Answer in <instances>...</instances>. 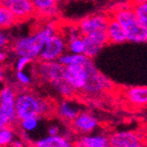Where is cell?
I'll return each mask as SVG.
<instances>
[{
  "label": "cell",
  "mask_w": 147,
  "mask_h": 147,
  "mask_svg": "<svg viewBox=\"0 0 147 147\" xmlns=\"http://www.w3.org/2000/svg\"><path fill=\"white\" fill-rule=\"evenodd\" d=\"M64 67L58 61H41L40 60L35 67V73L41 81L45 83L54 82L59 79H63Z\"/></svg>",
  "instance_id": "cell-8"
},
{
  "label": "cell",
  "mask_w": 147,
  "mask_h": 147,
  "mask_svg": "<svg viewBox=\"0 0 147 147\" xmlns=\"http://www.w3.org/2000/svg\"><path fill=\"white\" fill-rule=\"evenodd\" d=\"M69 124L71 131L81 135L92 134L99 126L98 119L88 111H80Z\"/></svg>",
  "instance_id": "cell-12"
},
{
  "label": "cell",
  "mask_w": 147,
  "mask_h": 147,
  "mask_svg": "<svg viewBox=\"0 0 147 147\" xmlns=\"http://www.w3.org/2000/svg\"><path fill=\"white\" fill-rule=\"evenodd\" d=\"M2 1H4V0H0V3H1V2H2Z\"/></svg>",
  "instance_id": "cell-37"
},
{
  "label": "cell",
  "mask_w": 147,
  "mask_h": 147,
  "mask_svg": "<svg viewBox=\"0 0 147 147\" xmlns=\"http://www.w3.org/2000/svg\"><path fill=\"white\" fill-rule=\"evenodd\" d=\"M85 67L88 71V79L85 87L82 90L83 94L90 97H95L111 89L113 83L110 82L107 77H105L96 69L93 60L89 58L85 63Z\"/></svg>",
  "instance_id": "cell-4"
},
{
  "label": "cell",
  "mask_w": 147,
  "mask_h": 147,
  "mask_svg": "<svg viewBox=\"0 0 147 147\" xmlns=\"http://www.w3.org/2000/svg\"><path fill=\"white\" fill-rule=\"evenodd\" d=\"M74 147H86V146L81 142L80 139H77V140L74 142Z\"/></svg>",
  "instance_id": "cell-34"
},
{
  "label": "cell",
  "mask_w": 147,
  "mask_h": 147,
  "mask_svg": "<svg viewBox=\"0 0 147 147\" xmlns=\"http://www.w3.org/2000/svg\"><path fill=\"white\" fill-rule=\"evenodd\" d=\"M58 25L53 21H48L37 28V30L30 35L20 37L11 44V50L16 57L23 56L32 60L39 58V55L47 40L58 33Z\"/></svg>",
  "instance_id": "cell-1"
},
{
  "label": "cell",
  "mask_w": 147,
  "mask_h": 147,
  "mask_svg": "<svg viewBox=\"0 0 147 147\" xmlns=\"http://www.w3.org/2000/svg\"><path fill=\"white\" fill-rule=\"evenodd\" d=\"M48 135L50 136H56L60 135V128L57 125H51L48 128Z\"/></svg>",
  "instance_id": "cell-31"
},
{
  "label": "cell",
  "mask_w": 147,
  "mask_h": 147,
  "mask_svg": "<svg viewBox=\"0 0 147 147\" xmlns=\"http://www.w3.org/2000/svg\"><path fill=\"white\" fill-rule=\"evenodd\" d=\"M147 0H129V3L130 4H136V3H140V2H144Z\"/></svg>",
  "instance_id": "cell-35"
},
{
  "label": "cell",
  "mask_w": 147,
  "mask_h": 147,
  "mask_svg": "<svg viewBox=\"0 0 147 147\" xmlns=\"http://www.w3.org/2000/svg\"><path fill=\"white\" fill-rule=\"evenodd\" d=\"M16 90L10 85L0 88V110L4 113L13 123V126L18 122L16 115Z\"/></svg>",
  "instance_id": "cell-11"
},
{
  "label": "cell",
  "mask_w": 147,
  "mask_h": 147,
  "mask_svg": "<svg viewBox=\"0 0 147 147\" xmlns=\"http://www.w3.org/2000/svg\"><path fill=\"white\" fill-rule=\"evenodd\" d=\"M67 49L71 53L75 54H83L84 53V42H83L82 36L74 38L67 42Z\"/></svg>",
  "instance_id": "cell-27"
},
{
  "label": "cell",
  "mask_w": 147,
  "mask_h": 147,
  "mask_svg": "<svg viewBox=\"0 0 147 147\" xmlns=\"http://www.w3.org/2000/svg\"><path fill=\"white\" fill-rule=\"evenodd\" d=\"M55 113V105L48 99L43 98L29 89L16 92V115L18 121L26 117H42Z\"/></svg>",
  "instance_id": "cell-2"
},
{
  "label": "cell",
  "mask_w": 147,
  "mask_h": 147,
  "mask_svg": "<svg viewBox=\"0 0 147 147\" xmlns=\"http://www.w3.org/2000/svg\"><path fill=\"white\" fill-rule=\"evenodd\" d=\"M38 16L51 18L57 14V3L59 0H31Z\"/></svg>",
  "instance_id": "cell-18"
},
{
  "label": "cell",
  "mask_w": 147,
  "mask_h": 147,
  "mask_svg": "<svg viewBox=\"0 0 147 147\" xmlns=\"http://www.w3.org/2000/svg\"><path fill=\"white\" fill-rule=\"evenodd\" d=\"M138 21L147 28V1L136 4H130Z\"/></svg>",
  "instance_id": "cell-25"
},
{
  "label": "cell",
  "mask_w": 147,
  "mask_h": 147,
  "mask_svg": "<svg viewBox=\"0 0 147 147\" xmlns=\"http://www.w3.org/2000/svg\"><path fill=\"white\" fill-rule=\"evenodd\" d=\"M106 36H107V41L113 44H122L127 41L126 35H125L122 26L119 25L111 16H108Z\"/></svg>",
  "instance_id": "cell-17"
},
{
  "label": "cell",
  "mask_w": 147,
  "mask_h": 147,
  "mask_svg": "<svg viewBox=\"0 0 147 147\" xmlns=\"http://www.w3.org/2000/svg\"><path fill=\"white\" fill-rule=\"evenodd\" d=\"M33 61H34V60L30 59V58H28V57L18 56V57H16V62H14V69H16V71H25Z\"/></svg>",
  "instance_id": "cell-28"
},
{
  "label": "cell",
  "mask_w": 147,
  "mask_h": 147,
  "mask_svg": "<svg viewBox=\"0 0 147 147\" xmlns=\"http://www.w3.org/2000/svg\"><path fill=\"white\" fill-rule=\"evenodd\" d=\"M79 139L86 147H105L108 145V137L102 134L82 135Z\"/></svg>",
  "instance_id": "cell-20"
},
{
  "label": "cell",
  "mask_w": 147,
  "mask_h": 147,
  "mask_svg": "<svg viewBox=\"0 0 147 147\" xmlns=\"http://www.w3.org/2000/svg\"><path fill=\"white\" fill-rule=\"evenodd\" d=\"M8 57H9L8 52H7L6 50H4V49L0 50V64H1V65H2V63H4V62L8 59Z\"/></svg>",
  "instance_id": "cell-32"
},
{
  "label": "cell",
  "mask_w": 147,
  "mask_h": 147,
  "mask_svg": "<svg viewBox=\"0 0 147 147\" xmlns=\"http://www.w3.org/2000/svg\"><path fill=\"white\" fill-rule=\"evenodd\" d=\"M89 58L84 54H75V53L65 52L57 59L61 65L67 67V65H74V64H85Z\"/></svg>",
  "instance_id": "cell-22"
},
{
  "label": "cell",
  "mask_w": 147,
  "mask_h": 147,
  "mask_svg": "<svg viewBox=\"0 0 147 147\" xmlns=\"http://www.w3.org/2000/svg\"><path fill=\"white\" fill-rule=\"evenodd\" d=\"M67 50V40L61 33H56L51 36L44 44L39 58L41 61H57Z\"/></svg>",
  "instance_id": "cell-5"
},
{
  "label": "cell",
  "mask_w": 147,
  "mask_h": 147,
  "mask_svg": "<svg viewBox=\"0 0 147 147\" xmlns=\"http://www.w3.org/2000/svg\"><path fill=\"white\" fill-rule=\"evenodd\" d=\"M18 127H20V130L24 134V139L23 140L25 142H27V138L29 137L28 134L33 133L39 128L40 125V117H26L21 121H18Z\"/></svg>",
  "instance_id": "cell-21"
},
{
  "label": "cell",
  "mask_w": 147,
  "mask_h": 147,
  "mask_svg": "<svg viewBox=\"0 0 147 147\" xmlns=\"http://www.w3.org/2000/svg\"><path fill=\"white\" fill-rule=\"evenodd\" d=\"M16 138V134L12 127L0 129V147H9Z\"/></svg>",
  "instance_id": "cell-24"
},
{
  "label": "cell",
  "mask_w": 147,
  "mask_h": 147,
  "mask_svg": "<svg viewBox=\"0 0 147 147\" xmlns=\"http://www.w3.org/2000/svg\"><path fill=\"white\" fill-rule=\"evenodd\" d=\"M33 144L36 147H74V142L71 138L61 134L56 136L47 135L36 140Z\"/></svg>",
  "instance_id": "cell-16"
},
{
  "label": "cell",
  "mask_w": 147,
  "mask_h": 147,
  "mask_svg": "<svg viewBox=\"0 0 147 147\" xmlns=\"http://www.w3.org/2000/svg\"><path fill=\"white\" fill-rule=\"evenodd\" d=\"M55 113L60 119L63 122L71 123L80 113L79 107L74 103L71 99L62 98L61 100L55 105Z\"/></svg>",
  "instance_id": "cell-15"
},
{
  "label": "cell",
  "mask_w": 147,
  "mask_h": 147,
  "mask_svg": "<svg viewBox=\"0 0 147 147\" xmlns=\"http://www.w3.org/2000/svg\"><path fill=\"white\" fill-rule=\"evenodd\" d=\"M14 80L22 89H28L33 84V78L30 73L26 71H18L14 74Z\"/></svg>",
  "instance_id": "cell-26"
},
{
  "label": "cell",
  "mask_w": 147,
  "mask_h": 147,
  "mask_svg": "<svg viewBox=\"0 0 147 147\" xmlns=\"http://www.w3.org/2000/svg\"><path fill=\"white\" fill-rule=\"evenodd\" d=\"M23 147H36L34 144H30V143H27L26 142L25 144H24V146Z\"/></svg>",
  "instance_id": "cell-36"
},
{
  "label": "cell",
  "mask_w": 147,
  "mask_h": 147,
  "mask_svg": "<svg viewBox=\"0 0 147 147\" xmlns=\"http://www.w3.org/2000/svg\"><path fill=\"white\" fill-rule=\"evenodd\" d=\"M1 3L13 14L18 23L28 21L36 14L31 0H4Z\"/></svg>",
  "instance_id": "cell-10"
},
{
  "label": "cell",
  "mask_w": 147,
  "mask_h": 147,
  "mask_svg": "<svg viewBox=\"0 0 147 147\" xmlns=\"http://www.w3.org/2000/svg\"><path fill=\"white\" fill-rule=\"evenodd\" d=\"M9 44H10V38H9V36L4 31H0V50L8 47Z\"/></svg>",
  "instance_id": "cell-29"
},
{
  "label": "cell",
  "mask_w": 147,
  "mask_h": 147,
  "mask_svg": "<svg viewBox=\"0 0 147 147\" xmlns=\"http://www.w3.org/2000/svg\"><path fill=\"white\" fill-rule=\"evenodd\" d=\"M82 39L84 42V53L83 54L90 59L97 56L101 49L108 43L106 33L82 36Z\"/></svg>",
  "instance_id": "cell-13"
},
{
  "label": "cell",
  "mask_w": 147,
  "mask_h": 147,
  "mask_svg": "<svg viewBox=\"0 0 147 147\" xmlns=\"http://www.w3.org/2000/svg\"><path fill=\"white\" fill-rule=\"evenodd\" d=\"M108 23V16L105 14H92L82 18L77 23L79 33L81 36L106 33V28Z\"/></svg>",
  "instance_id": "cell-6"
},
{
  "label": "cell",
  "mask_w": 147,
  "mask_h": 147,
  "mask_svg": "<svg viewBox=\"0 0 147 147\" xmlns=\"http://www.w3.org/2000/svg\"><path fill=\"white\" fill-rule=\"evenodd\" d=\"M111 16L122 26L127 41L132 43L147 42V28L138 21L130 4L117 8Z\"/></svg>",
  "instance_id": "cell-3"
},
{
  "label": "cell",
  "mask_w": 147,
  "mask_h": 147,
  "mask_svg": "<svg viewBox=\"0 0 147 147\" xmlns=\"http://www.w3.org/2000/svg\"><path fill=\"white\" fill-rule=\"evenodd\" d=\"M108 145L111 147H147L141 136L133 131H117L110 134Z\"/></svg>",
  "instance_id": "cell-7"
},
{
  "label": "cell",
  "mask_w": 147,
  "mask_h": 147,
  "mask_svg": "<svg viewBox=\"0 0 147 147\" xmlns=\"http://www.w3.org/2000/svg\"><path fill=\"white\" fill-rule=\"evenodd\" d=\"M5 81V71L2 67V65L0 64V87H2Z\"/></svg>",
  "instance_id": "cell-33"
},
{
  "label": "cell",
  "mask_w": 147,
  "mask_h": 147,
  "mask_svg": "<svg viewBox=\"0 0 147 147\" xmlns=\"http://www.w3.org/2000/svg\"><path fill=\"white\" fill-rule=\"evenodd\" d=\"M50 87L54 90L60 97L62 98H69L71 99L75 95L77 94V91L69 85V83L65 82L63 79H59L54 82L49 84Z\"/></svg>",
  "instance_id": "cell-19"
},
{
  "label": "cell",
  "mask_w": 147,
  "mask_h": 147,
  "mask_svg": "<svg viewBox=\"0 0 147 147\" xmlns=\"http://www.w3.org/2000/svg\"><path fill=\"white\" fill-rule=\"evenodd\" d=\"M16 24H18V21L16 20L13 14L2 3H0V31L9 29Z\"/></svg>",
  "instance_id": "cell-23"
},
{
  "label": "cell",
  "mask_w": 147,
  "mask_h": 147,
  "mask_svg": "<svg viewBox=\"0 0 147 147\" xmlns=\"http://www.w3.org/2000/svg\"><path fill=\"white\" fill-rule=\"evenodd\" d=\"M124 99L133 107H147V86H133L124 90Z\"/></svg>",
  "instance_id": "cell-14"
},
{
  "label": "cell",
  "mask_w": 147,
  "mask_h": 147,
  "mask_svg": "<svg viewBox=\"0 0 147 147\" xmlns=\"http://www.w3.org/2000/svg\"><path fill=\"white\" fill-rule=\"evenodd\" d=\"M9 147H10V146H9Z\"/></svg>",
  "instance_id": "cell-39"
},
{
  "label": "cell",
  "mask_w": 147,
  "mask_h": 147,
  "mask_svg": "<svg viewBox=\"0 0 147 147\" xmlns=\"http://www.w3.org/2000/svg\"><path fill=\"white\" fill-rule=\"evenodd\" d=\"M13 123L11 122V119H9L4 113H2L0 110V129L5 128V127H12Z\"/></svg>",
  "instance_id": "cell-30"
},
{
  "label": "cell",
  "mask_w": 147,
  "mask_h": 147,
  "mask_svg": "<svg viewBox=\"0 0 147 147\" xmlns=\"http://www.w3.org/2000/svg\"><path fill=\"white\" fill-rule=\"evenodd\" d=\"M105 147H111V146H109V145H107V146H105Z\"/></svg>",
  "instance_id": "cell-38"
},
{
  "label": "cell",
  "mask_w": 147,
  "mask_h": 147,
  "mask_svg": "<svg viewBox=\"0 0 147 147\" xmlns=\"http://www.w3.org/2000/svg\"><path fill=\"white\" fill-rule=\"evenodd\" d=\"M62 78L77 92H82L88 79V71L85 64H74L64 67Z\"/></svg>",
  "instance_id": "cell-9"
}]
</instances>
